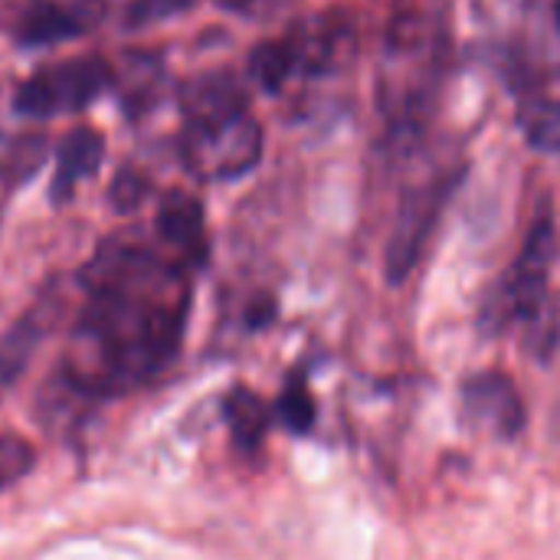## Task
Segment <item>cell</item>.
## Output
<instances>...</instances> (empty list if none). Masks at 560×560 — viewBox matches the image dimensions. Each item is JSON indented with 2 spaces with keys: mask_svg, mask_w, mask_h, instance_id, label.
<instances>
[{
  "mask_svg": "<svg viewBox=\"0 0 560 560\" xmlns=\"http://www.w3.org/2000/svg\"><path fill=\"white\" fill-rule=\"evenodd\" d=\"M36 466V450L16 433H0V492L26 479Z\"/></svg>",
  "mask_w": 560,
  "mask_h": 560,
  "instance_id": "17",
  "label": "cell"
},
{
  "mask_svg": "<svg viewBox=\"0 0 560 560\" xmlns=\"http://www.w3.org/2000/svg\"><path fill=\"white\" fill-rule=\"evenodd\" d=\"M279 417L295 433H305L312 427V420H315V400H312L305 381H299V377L289 381V387L279 397Z\"/></svg>",
  "mask_w": 560,
  "mask_h": 560,
  "instance_id": "18",
  "label": "cell"
},
{
  "mask_svg": "<svg viewBox=\"0 0 560 560\" xmlns=\"http://www.w3.org/2000/svg\"><path fill=\"white\" fill-rule=\"evenodd\" d=\"M223 417H226V427H230V436H233V446L240 453H256L269 433V407L259 394H253L249 387H236L226 394L223 400Z\"/></svg>",
  "mask_w": 560,
  "mask_h": 560,
  "instance_id": "11",
  "label": "cell"
},
{
  "mask_svg": "<svg viewBox=\"0 0 560 560\" xmlns=\"http://www.w3.org/2000/svg\"><path fill=\"white\" fill-rule=\"evenodd\" d=\"M249 75L266 89V92H279L289 79H295V66L289 56L285 39H269L259 43L249 56Z\"/></svg>",
  "mask_w": 560,
  "mask_h": 560,
  "instance_id": "15",
  "label": "cell"
},
{
  "mask_svg": "<svg viewBox=\"0 0 560 560\" xmlns=\"http://www.w3.org/2000/svg\"><path fill=\"white\" fill-rule=\"evenodd\" d=\"M115 69L98 56L59 59L36 69L13 95V108L23 118H59L89 108L108 85Z\"/></svg>",
  "mask_w": 560,
  "mask_h": 560,
  "instance_id": "4",
  "label": "cell"
},
{
  "mask_svg": "<svg viewBox=\"0 0 560 560\" xmlns=\"http://www.w3.org/2000/svg\"><path fill=\"white\" fill-rule=\"evenodd\" d=\"M194 0H131V7L125 10V26H151L161 23L167 16H177L190 7Z\"/></svg>",
  "mask_w": 560,
  "mask_h": 560,
  "instance_id": "19",
  "label": "cell"
},
{
  "mask_svg": "<svg viewBox=\"0 0 560 560\" xmlns=\"http://www.w3.org/2000/svg\"><path fill=\"white\" fill-rule=\"evenodd\" d=\"M39 335H43V328L26 318V322H16L0 338V387L13 384L26 371V364H30L36 345H39Z\"/></svg>",
  "mask_w": 560,
  "mask_h": 560,
  "instance_id": "13",
  "label": "cell"
},
{
  "mask_svg": "<svg viewBox=\"0 0 560 560\" xmlns=\"http://www.w3.org/2000/svg\"><path fill=\"white\" fill-rule=\"evenodd\" d=\"M43 161H46V138L23 135L0 151V177L7 180V187L26 184L43 167Z\"/></svg>",
  "mask_w": 560,
  "mask_h": 560,
  "instance_id": "14",
  "label": "cell"
},
{
  "mask_svg": "<svg viewBox=\"0 0 560 560\" xmlns=\"http://www.w3.org/2000/svg\"><path fill=\"white\" fill-rule=\"evenodd\" d=\"M158 236L161 243L174 253V259L180 266H203L210 243H207V220H203V207L197 197L184 194V190H167L158 203V217H154Z\"/></svg>",
  "mask_w": 560,
  "mask_h": 560,
  "instance_id": "6",
  "label": "cell"
},
{
  "mask_svg": "<svg viewBox=\"0 0 560 560\" xmlns=\"http://www.w3.org/2000/svg\"><path fill=\"white\" fill-rule=\"evenodd\" d=\"M144 194H148V184H144V177L135 174L131 167H121V171L115 174L112 187H108V200L115 203L118 213L138 210V203L144 200Z\"/></svg>",
  "mask_w": 560,
  "mask_h": 560,
  "instance_id": "20",
  "label": "cell"
},
{
  "mask_svg": "<svg viewBox=\"0 0 560 560\" xmlns=\"http://www.w3.org/2000/svg\"><path fill=\"white\" fill-rule=\"evenodd\" d=\"M456 187H459V174L453 171V174L433 177V180L407 190L397 223H394V233H390V243H387V276L394 282L407 279L413 272V266L420 262L423 246Z\"/></svg>",
  "mask_w": 560,
  "mask_h": 560,
  "instance_id": "5",
  "label": "cell"
},
{
  "mask_svg": "<svg viewBox=\"0 0 560 560\" xmlns=\"http://www.w3.org/2000/svg\"><path fill=\"white\" fill-rule=\"evenodd\" d=\"M522 128L538 151H560V102L555 98L528 102L522 108Z\"/></svg>",
  "mask_w": 560,
  "mask_h": 560,
  "instance_id": "16",
  "label": "cell"
},
{
  "mask_svg": "<svg viewBox=\"0 0 560 560\" xmlns=\"http://www.w3.org/2000/svg\"><path fill=\"white\" fill-rule=\"evenodd\" d=\"M180 112H184V125L226 118V115L246 112V92L240 79L223 69L203 72L180 89Z\"/></svg>",
  "mask_w": 560,
  "mask_h": 560,
  "instance_id": "10",
  "label": "cell"
},
{
  "mask_svg": "<svg viewBox=\"0 0 560 560\" xmlns=\"http://www.w3.org/2000/svg\"><path fill=\"white\" fill-rule=\"evenodd\" d=\"M82 3H89V0H82ZM82 3L30 0L13 30L16 43L26 49H36V46H56V43L82 36L95 20V10H82Z\"/></svg>",
  "mask_w": 560,
  "mask_h": 560,
  "instance_id": "7",
  "label": "cell"
},
{
  "mask_svg": "<svg viewBox=\"0 0 560 560\" xmlns=\"http://www.w3.org/2000/svg\"><path fill=\"white\" fill-rule=\"evenodd\" d=\"M180 158L200 180H236L262 158V128L246 112L184 125Z\"/></svg>",
  "mask_w": 560,
  "mask_h": 560,
  "instance_id": "3",
  "label": "cell"
},
{
  "mask_svg": "<svg viewBox=\"0 0 560 560\" xmlns=\"http://www.w3.org/2000/svg\"><path fill=\"white\" fill-rule=\"evenodd\" d=\"M161 79H164V69H161V59H158V56H144V52L128 56V59H125V69L115 75V82L121 85L125 108L135 115L138 105H141V108L154 105L158 89H161Z\"/></svg>",
  "mask_w": 560,
  "mask_h": 560,
  "instance_id": "12",
  "label": "cell"
},
{
  "mask_svg": "<svg viewBox=\"0 0 560 560\" xmlns=\"http://www.w3.org/2000/svg\"><path fill=\"white\" fill-rule=\"evenodd\" d=\"M558 23H560V0H558Z\"/></svg>",
  "mask_w": 560,
  "mask_h": 560,
  "instance_id": "22",
  "label": "cell"
},
{
  "mask_svg": "<svg viewBox=\"0 0 560 560\" xmlns=\"http://www.w3.org/2000/svg\"><path fill=\"white\" fill-rule=\"evenodd\" d=\"M558 256V236L551 220H538L528 233L522 256L512 272L486 295L482 325L486 331L522 328V338L532 354H548L558 341V318L548 295V272Z\"/></svg>",
  "mask_w": 560,
  "mask_h": 560,
  "instance_id": "2",
  "label": "cell"
},
{
  "mask_svg": "<svg viewBox=\"0 0 560 560\" xmlns=\"http://www.w3.org/2000/svg\"><path fill=\"white\" fill-rule=\"evenodd\" d=\"M85 302L62 354V381L82 400H112L161 377L180 354L190 279L158 249L108 240L82 266Z\"/></svg>",
  "mask_w": 560,
  "mask_h": 560,
  "instance_id": "1",
  "label": "cell"
},
{
  "mask_svg": "<svg viewBox=\"0 0 560 560\" xmlns=\"http://www.w3.org/2000/svg\"><path fill=\"white\" fill-rule=\"evenodd\" d=\"M466 410L499 436H515L525 427V407L515 384L502 374H476L463 387Z\"/></svg>",
  "mask_w": 560,
  "mask_h": 560,
  "instance_id": "8",
  "label": "cell"
},
{
  "mask_svg": "<svg viewBox=\"0 0 560 560\" xmlns=\"http://www.w3.org/2000/svg\"><path fill=\"white\" fill-rule=\"evenodd\" d=\"M217 7H223V10H246L253 0H213Z\"/></svg>",
  "mask_w": 560,
  "mask_h": 560,
  "instance_id": "21",
  "label": "cell"
},
{
  "mask_svg": "<svg viewBox=\"0 0 560 560\" xmlns=\"http://www.w3.org/2000/svg\"><path fill=\"white\" fill-rule=\"evenodd\" d=\"M102 161H105V138L85 125L72 128L56 148V174L49 184V200L62 207L82 180L98 174Z\"/></svg>",
  "mask_w": 560,
  "mask_h": 560,
  "instance_id": "9",
  "label": "cell"
}]
</instances>
